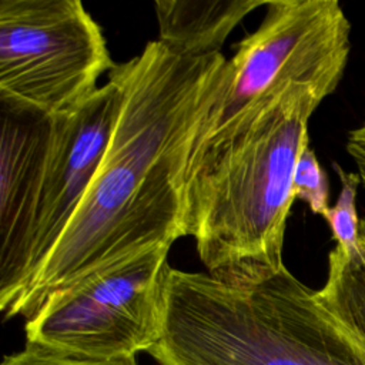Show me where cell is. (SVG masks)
<instances>
[{
	"label": "cell",
	"mask_w": 365,
	"mask_h": 365,
	"mask_svg": "<svg viewBox=\"0 0 365 365\" xmlns=\"http://www.w3.org/2000/svg\"><path fill=\"white\" fill-rule=\"evenodd\" d=\"M325 97L309 84L289 86L187 173L185 235L215 279L250 285L285 267L294 174L309 145V118Z\"/></svg>",
	"instance_id": "cell-2"
},
{
	"label": "cell",
	"mask_w": 365,
	"mask_h": 365,
	"mask_svg": "<svg viewBox=\"0 0 365 365\" xmlns=\"http://www.w3.org/2000/svg\"><path fill=\"white\" fill-rule=\"evenodd\" d=\"M345 148L354 160L356 165V173L359 174L362 185L365 187V121L361 125L348 131Z\"/></svg>",
	"instance_id": "cell-13"
},
{
	"label": "cell",
	"mask_w": 365,
	"mask_h": 365,
	"mask_svg": "<svg viewBox=\"0 0 365 365\" xmlns=\"http://www.w3.org/2000/svg\"><path fill=\"white\" fill-rule=\"evenodd\" d=\"M114 64L101 27L81 1H0L3 107L48 117L74 111Z\"/></svg>",
	"instance_id": "cell-4"
},
{
	"label": "cell",
	"mask_w": 365,
	"mask_h": 365,
	"mask_svg": "<svg viewBox=\"0 0 365 365\" xmlns=\"http://www.w3.org/2000/svg\"><path fill=\"white\" fill-rule=\"evenodd\" d=\"M265 0H158V41L180 56L221 53L234 27Z\"/></svg>",
	"instance_id": "cell-8"
},
{
	"label": "cell",
	"mask_w": 365,
	"mask_h": 365,
	"mask_svg": "<svg viewBox=\"0 0 365 365\" xmlns=\"http://www.w3.org/2000/svg\"><path fill=\"white\" fill-rule=\"evenodd\" d=\"M317 298L335 318L365 335V218L359 220L355 250L335 245L329 252L327 281Z\"/></svg>",
	"instance_id": "cell-9"
},
{
	"label": "cell",
	"mask_w": 365,
	"mask_h": 365,
	"mask_svg": "<svg viewBox=\"0 0 365 365\" xmlns=\"http://www.w3.org/2000/svg\"><path fill=\"white\" fill-rule=\"evenodd\" d=\"M222 53L180 56L158 40L108 71L121 93L107 150L64 232L4 319L31 318L54 294L158 245L184 228L187 164L225 78Z\"/></svg>",
	"instance_id": "cell-1"
},
{
	"label": "cell",
	"mask_w": 365,
	"mask_h": 365,
	"mask_svg": "<svg viewBox=\"0 0 365 365\" xmlns=\"http://www.w3.org/2000/svg\"><path fill=\"white\" fill-rule=\"evenodd\" d=\"M170 248L154 247L51 295L26 321V345L86 359L148 352L163 332Z\"/></svg>",
	"instance_id": "cell-5"
},
{
	"label": "cell",
	"mask_w": 365,
	"mask_h": 365,
	"mask_svg": "<svg viewBox=\"0 0 365 365\" xmlns=\"http://www.w3.org/2000/svg\"><path fill=\"white\" fill-rule=\"evenodd\" d=\"M1 365H140L137 358L86 359L54 354L40 348L24 345L19 352L4 356Z\"/></svg>",
	"instance_id": "cell-12"
},
{
	"label": "cell",
	"mask_w": 365,
	"mask_h": 365,
	"mask_svg": "<svg viewBox=\"0 0 365 365\" xmlns=\"http://www.w3.org/2000/svg\"><path fill=\"white\" fill-rule=\"evenodd\" d=\"M51 117L1 106L0 309L23 288L30 264Z\"/></svg>",
	"instance_id": "cell-7"
},
{
	"label": "cell",
	"mask_w": 365,
	"mask_h": 365,
	"mask_svg": "<svg viewBox=\"0 0 365 365\" xmlns=\"http://www.w3.org/2000/svg\"><path fill=\"white\" fill-rule=\"evenodd\" d=\"M341 181V191L336 202L328 208L327 220L335 245L344 251H352L359 241V218L356 214V194L361 177L356 171H345L339 164H332Z\"/></svg>",
	"instance_id": "cell-10"
},
{
	"label": "cell",
	"mask_w": 365,
	"mask_h": 365,
	"mask_svg": "<svg viewBox=\"0 0 365 365\" xmlns=\"http://www.w3.org/2000/svg\"><path fill=\"white\" fill-rule=\"evenodd\" d=\"M294 195L308 204L311 211L325 215L329 208L328 177L321 167L315 151L308 145L299 155L294 174Z\"/></svg>",
	"instance_id": "cell-11"
},
{
	"label": "cell",
	"mask_w": 365,
	"mask_h": 365,
	"mask_svg": "<svg viewBox=\"0 0 365 365\" xmlns=\"http://www.w3.org/2000/svg\"><path fill=\"white\" fill-rule=\"evenodd\" d=\"M349 51L351 23L339 1H267L261 24L227 61L224 83L194 138L187 173L289 86L309 84L332 94Z\"/></svg>",
	"instance_id": "cell-3"
},
{
	"label": "cell",
	"mask_w": 365,
	"mask_h": 365,
	"mask_svg": "<svg viewBox=\"0 0 365 365\" xmlns=\"http://www.w3.org/2000/svg\"><path fill=\"white\" fill-rule=\"evenodd\" d=\"M120 98L118 86L108 80L77 110L51 117L26 282L53 250L86 195L107 150Z\"/></svg>",
	"instance_id": "cell-6"
}]
</instances>
